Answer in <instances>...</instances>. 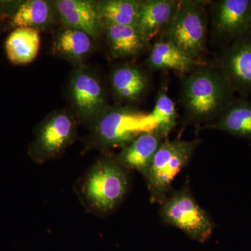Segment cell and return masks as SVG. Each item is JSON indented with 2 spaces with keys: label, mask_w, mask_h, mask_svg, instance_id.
I'll return each instance as SVG.
<instances>
[{
  "label": "cell",
  "mask_w": 251,
  "mask_h": 251,
  "mask_svg": "<svg viewBox=\"0 0 251 251\" xmlns=\"http://www.w3.org/2000/svg\"><path fill=\"white\" fill-rule=\"evenodd\" d=\"M69 96L77 118L90 128L110 107L101 80L85 66H79L73 72Z\"/></svg>",
  "instance_id": "cell-8"
},
{
  "label": "cell",
  "mask_w": 251,
  "mask_h": 251,
  "mask_svg": "<svg viewBox=\"0 0 251 251\" xmlns=\"http://www.w3.org/2000/svg\"><path fill=\"white\" fill-rule=\"evenodd\" d=\"M21 3V1L0 0V18H11Z\"/></svg>",
  "instance_id": "cell-23"
},
{
  "label": "cell",
  "mask_w": 251,
  "mask_h": 251,
  "mask_svg": "<svg viewBox=\"0 0 251 251\" xmlns=\"http://www.w3.org/2000/svg\"><path fill=\"white\" fill-rule=\"evenodd\" d=\"M205 127L251 142V101L244 97L234 99L217 120Z\"/></svg>",
  "instance_id": "cell-18"
},
{
  "label": "cell",
  "mask_w": 251,
  "mask_h": 251,
  "mask_svg": "<svg viewBox=\"0 0 251 251\" xmlns=\"http://www.w3.org/2000/svg\"><path fill=\"white\" fill-rule=\"evenodd\" d=\"M145 65L152 71L172 70L184 75L198 65L176 46L164 39H158L151 47Z\"/></svg>",
  "instance_id": "cell-15"
},
{
  "label": "cell",
  "mask_w": 251,
  "mask_h": 251,
  "mask_svg": "<svg viewBox=\"0 0 251 251\" xmlns=\"http://www.w3.org/2000/svg\"><path fill=\"white\" fill-rule=\"evenodd\" d=\"M151 114L158 124L157 128L168 138L176 125L177 114L166 87H161L159 91Z\"/></svg>",
  "instance_id": "cell-22"
},
{
  "label": "cell",
  "mask_w": 251,
  "mask_h": 251,
  "mask_svg": "<svg viewBox=\"0 0 251 251\" xmlns=\"http://www.w3.org/2000/svg\"><path fill=\"white\" fill-rule=\"evenodd\" d=\"M112 92L117 100L126 103L139 101L150 87L148 74L143 69L130 64L115 68L110 76Z\"/></svg>",
  "instance_id": "cell-13"
},
{
  "label": "cell",
  "mask_w": 251,
  "mask_h": 251,
  "mask_svg": "<svg viewBox=\"0 0 251 251\" xmlns=\"http://www.w3.org/2000/svg\"><path fill=\"white\" fill-rule=\"evenodd\" d=\"M141 3L138 0H102L97 1V6L104 25L137 27Z\"/></svg>",
  "instance_id": "cell-21"
},
{
  "label": "cell",
  "mask_w": 251,
  "mask_h": 251,
  "mask_svg": "<svg viewBox=\"0 0 251 251\" xmlns=\"http://www.w3.org/2000/svg\"><path fill=\"white\" fill-rule=\"evenodd\" d=\"M160 214L163 222L196 242H205L214 230L210 217L186 188L170 193L160 204Z\"/></svg>",
  "instance_id": "cell-7"
},
{
  "label": "cell",
  "mask_w": 251,
  "mask_h": 251,
  "mask_svg": "<svg viewBox=\"0 0 251 251\" xmlns=\"http://www.w3.org/2000/svg\"><path fill=\"white\" fill-rule=\"evenodd\" d=\"M59 20L64 27L84 31L92 39L104 32V23L99 14L97 1L57 0L54 1Z\"/></svg>",
  "instance_id": "cell-11"
},
{
  "label": "cell",
  "mask_w": 251,
  "mask_h": 251,
  "mask_svg": "<svg viewBox=\"0 0 251 251\" xmlns=\"http://www.w3.org/2000/svg\"><path fill=\"white\" fill-rule=\"evenodd\" d=\"M207 33L206 1L181 0L171 25L159 39L169 41L197 60L205 49Z\"/></svg>",
  "instance_id": "cell-5"
},
{
  "label": "cell",
  "mask_w": 251,
  "mask_h": 251,
  "mask_svg": "<svg viewBox=\"0 0 251 251\" xmlns=\"http://www.w3.org/2000/svg\"><path fill=\"white\" fill-rule=\"evenodd\" d=\"M58 14L54 1L47 0H27L21 1L11 18V25L16 28H30L39 31L52 27Z\"/></svg>",
  "instance_id": "cell-16"
},
{
  "label": "cell",
  "mask_w": 251,
  "mask_h": 251,
  "mask_svg": "<svg viewBox=\"0 0 251 251\" xmlns=\"http://www.w3.org/2000/svg\"><path fill=\"white\" fill-rule=\"evenodd\" d=\"M157 128L158 124L151 113L128 106H110L91 128L86 148L103 151L122 149L144 132Z\"/></svg>",
  "instance_id": "cell-3"
},
{
  "label": "cell",
  "mask_w": 251,
  "mask_h": 251,
  "mask_svg": "<svg viewBox=\"0 0 251 251\" xmlns=\"http://www.w3.org/2000/svg\"><path fill=\"white\" fill-rule=\"evenodd\" d=\"M40 33L30 28H16L5 41L6 56L14 65L32 62L40 49Z\"/></svg>",
  "instance_id": "cell-20"
},
{
  "label": "cell",
  "mask_w": 251,
  "mask_h": 251,
  "mask_svg": "<svg viewBox=\"0 0 251 251\" xmlns=\"http://www.w3.org/2000/svg\"><path fill=\"white\" fill-rule=\"evenodd\" d=\"M128 171L115 156L105 154L94 162L74 186L87 212L101 216L121 204L129 188Z\"/></svg>",
  "instance_id": "cell-2"
},
{
  "label": "cell",
  "mask_w": 251,
  "mask_h": 251,
  "mask_svg": "<svg viewBox=\"0 0 251 251\" xmlns=\"http://www.w3.org/2000/svg\"><path fill=\"white\" fill-rule=\"evenodd\" d=\"M166 139L158 128L144 132L122 148L115 158L126 169L139 172L145 178L155 155Z\"/></svg>",
  "instance_id": "cell-12"
},
{
  "label": "cell",
  "mask_w": 251,
  "mask_h": 251,
  "mask_svg": "<svg viewBox=\"0 0 251 251\" xmlns=\"http://www.w3.org/2000/svg\"><path fill=\"white\" fill-rule=\"evenodd\" d=\"M178 1H142L137 27L149 41L164 34L174 18Z\"/></svg>",
  "instance_id": "cell-14"
},
{
  "label": "cell",
  "mask_w": 251,
  "mask_h": 251,
  "mask_svg": "<svg viewBox=\"0 0 251 251\" xmlns=\"http://www.w3.org/2000/svg\"><path fill=\"white\" fill-rule=\"evenodd\" d=\"M103 34L112 55L116 58L135 57L150 47V41L134 26L105 24Z\"/></svg>",
  "instance_id": "cell-17"
},
{
  "label": "cell",
  "mask_w": 251,
  "mask_h": 251,
  "mask_svg": "<svg viewBox=\"0 0 251 251\" xmlns=\"http://www.w3.org/2000/svg\"><path fill=\"white\" fill-rule=\"evenodd\" d=\"M92 39L84 31L64 27L54 36L52 53L74 64H81L92 51Z\"/></svg>",
  "instance_id": "cell-19"
},
{
  "label": "cell",
  "mask_w": 251,
  "mask_h": 251,
  "mask_svg": "<svg viewBox=\"0 0 251 251\" xmlns=\"http://www.w3.org/2000/svg\"><path fill=\"white\" fill-rule=\"evenodd\" d=\"M77 133L75 115L64 110L52 112L36 128L29 156L37 164L60 158L75 142Z\"/></svg>",
  "instance_id": "cell-6"
},
{
  "label": "cell",
  "mask_w": 251,
  "mask_h": 251,
  "mask_svg": "<svg viewBox=\"0 0 251 251\" xmlns=\"http://www.w3.org/2000/svg\"><path fill=\"white\" fill-rule=\"evenodd\" d=\"M234 99V91L216 68L198 64L181 80L179 100L188 124L209 125Z\"/></svg>",
  "instance_id": "cell-1"
},
{
  "label": "cell",
  "mask_w": 251,
  "mask_h": 251,
  "mask_svg": "<svg viewBox=\"0 0 251 251\" xmlns=\"http://www.w3.org/2000/svg\"><path fill=\"white\" fill-rule=\"evenodd\" d=\"M217 70L234 93L251 96V34L223 48L217 60Z\"/></svg>",
  "instance_id": "cell-10"
},
{
  "label": "cell",
  "mask_w": 251,
  "mask_h": 251,
  "mask_svg": "<svg viewBox=\"0 0 251 251\" xmlns=\"http://www.w3.org/2000/svg\"><path fill=\"white\" fill-rule=\"evenodd\" d=\"M210 4L211 31L224 48L251 34V0H217Z\"/></svg>",
  "instance_id": "cell-9"
},
{
  "label": "cell",
  "mask_w": 251,
  "mask_h": 251,
  "mask_svg": "<svg viewBox=\"0 0 251 251\" xmlns=\"http://www.w3.org/2000/svg\"><path fill=\"white\" fill-rule=\"evenodd\" d=\"M200 143L197 139L163 142L145 177L151 202L160 204L168 197L173 180L186 166Z\"/></svg>",
  "instance_id": "cell-4"
}]
</instances>
